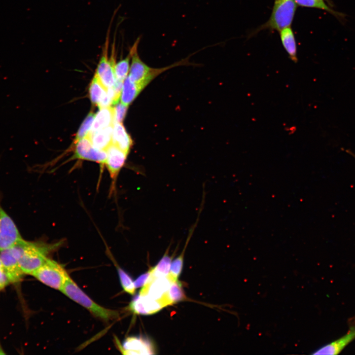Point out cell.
<instances>
[{
  "mask_svg": "<svg viewBox=\"0 0 355 355\" xmlns=\"http://www.w3.org/2000/svg\"><path fill=\"white\" fill-rule=\"evenodd\" d=\"M106 152L105 165L111 179V187H114L118 174L125 163L128 154L113 143L107 148Z\"/></svg>",
  "mask_w": 355,
  "mask_h": 355,
  "instance_id": "cell-9",
  "label": "cell"
},
{
  "mask_svg": "<svg viewBox=\"0 0 355 355\" xmlns=\"http://www.w3.org/2000/svg\"><path fill=\"white\" fill-rule=\"evenodd\" d=\"M297 5L294 0H275L269 19L259 30L269 29L280 31L290 27Z\"/></svg>",
  "mask_w": 355,
  "mask_h": 355,
  "instance_id": "cell-4",
  "label": "cell"
},
{
  "mask_svg": "<svg viewBox=\"0 0 355 355\" xmlns=\"http://www.w3.org/2000/svg\"><path fill=\"white\" fill-rule=\"evenodd\" d=\"M63 244V241L53 244L22 240L13 246L20 267L26 275H31L46 261L50 253Z\"/></svg>",
  "mask_w": 355,
  "mask_h": 355,
  "instance_id": "cell-1",
  "label": "cell"
},
{
  "mask_svg": "<svg viewBox=\"0 0 355 355\" xmlns=\"http://www.w3.org/2000/svg\"><path fill=\"white\" fill-rule=\"evenodd\" d=\"M128 107L119 102L112 107L114 122L122 123L126 114Z\"/></svg>",
  "mask_w": 355,
  "mask_h": 355,
  "instance_id": "cell-26",
  "label": "cell"
},
{
  "mask_svg": "<svg viewBox=\"0 0 355 355\" xmlns=\"http://www.w3.org/2000/svg\"><path fill=\"white\" fill-rule=\"evenodd\" d=\"M172 282L168 276L156 278L143 285L139 294L159 301L168 290Z\"/></svg>",
  "mask_w": 355,
  "mask_h": 355,
  "instance_id": "cell-12",
  "label": "cell"
},
{
  "mask_svg": "<svg viewBox=\"0 0 355 355\" xmlns=\"http://www.w3.org/2000/svg\"><path fill=\"white\" fill-rule=\"evenodd\" d=\"M355 339V327H351L348 332L335 341L316 350L313 355H338Z\"/></svg>",
  "mask_w": 355,
  "mask_h": 355,
  "instance_id": "cell-11",
  "label": "cell"
},
{
  "mask_svg": "<svg viewBox=\"0 0 355 355\" xmlns=\"http://www.w3.org/2000/svg\"><path fill=\"white\" fill-rule=\"evenodd\" d=\"M31 275L45 285L59 290L69 276L61 264L49 258Z\"/></svg>",
  "mask_w": 355,
  "mask_h": 355,
  "instance_id": "cell-5",
  "label": "cell"
},
{
  "mask_svg": "<svg viewBox=\"0 0 355 355\" xmlns=\"http://www.w3.org/2000/svg\"><path fill=\"white\" fill-rule=\"evenodd\" d=\"M9 284L10 282L4 272L1 261L0 259V291Z\"/></svg>",
  "mask_w": 355,
  "mask_h": 355,
  "instance_id": "cell-28",
  "label": "cell"
},
{
  "mask_svg": "<svg viewBox=\"0 0 355 355\" xmlns=\"http://www.w3.org/2000/svg\"><path fill=\"white\" fill-rule=\"evenodd\" d=\"M116 268L120 282L123 290L131 295L134 294L136 288L131 277L119 266H117Z\"/></svg>",
  "mask_w": 355,
  "mask_h": 355,
  "instance_id": "cell-24",
  "label": "cell"
},
{
  "mask_svg": "<svg viewBox=\"0 0 355 355\" xmlns=\"http://www.w3.org/2000/svg\"><path fill=\"white\" fill-rule=\"evenodd\" d=\"M16 225L0 204V252L23 240Z\"/></svg>",
  "mask_w": 355,
  "mask_h": 355,
  "instance_id": "cell-6",
  "label": "cell"
},
{
  "mask_svg": "<svg viewBox=\"0 0 355 355\" xmlns=\"http://www.w3.org/2000/svg\"><path fill=\"white\" fill-rule=\"evenodd\" d=\"M131 60V52L129 51L126 57L115 63L114 70L116 79L123 82L127 77L130 68V61Z\"/></svg>",
  "mask_w": 355,
  "mask_h": 355,
  "instance_id": "cell-23",
  "label": "cell"
},
{
  "mask_svg": "<svg viewBox=\"0 0 355 355\" xmlns=\"http://www.w3.org/2000/svg\"><path fill=\"white\" fill-rule=\"evenodd\" d=\"M67 297L83 306L95 317L107 322L117 319V311L106 308L99 305L82 291L72 279L68 276L60 290Z\"/></svg>",
  "mask_w": 355,
  "mask_h": 355,
  "instance_id": "cell-3",
  "label": "cell"
},
{
  "mask_svg": "<svg viewBox=\"0 0 355 355\" xmlns=\"http://www.w3.org/2000/svg\"><path fill=\"white\" fill-rule=\"evenodd\" d=\"M150 276V271L140 276L134 282L136 288L142 287L147 283Z\"/></svg>",
  "mask_w": 355,
  "mask_h": 355,
  "instance_id": "cell-27",
  "label": "cell"
},
{
  "mask_svg": "<svg viewBox=\"0 0 355 355\" xmlns=\"http://www.w3.org/2000/svg\"><path fill=\"white\" fill-rule=\"evenodd\" d=\"M0 259L10 284L20 282L25 274L20 267L13 247L0 251Z\"/></svg>",
  "mask_w": 355,
  "mask_h": 355,
  "instance_id": "cell-8",
  "label": "cell"
},
{
  "mask_svg": "<svg viewBox=\"0 0 355 355\" xmlns=\"http://www.w3.org/2000/svg\"><path fill=\"white\" fill-rule=\"evenodd\" d=\"M279 32L282 44L289 57L292 61L297 63V47L292 30L290 27H288Z\"/></svg>",
  "mask_w": 355,
  "mask_h": 355,
  "instance_id": "cell-17",
  "label": "cell"
},
{
  "mask_svg": "<svg viewBox=\"0 0 355 355\" xmlns=\"http://www.w3.org/2000/svg\"><path fill=\"white\" fill-rule=\"evenodd\" d=\"M169 249L168 248L157 265L150 270V276L147 283L158 278L167 277L169 275L172 259V256L168 254Z\"/></svg>",
  "mask_w": 355,
  "mask_h": 355,
  "instance_id": "cell-20",
  "label": "cell"
},
{
  "mask_svg": "<svg viewBox=\"0 0 355 355\" xmlns=\"http://www.w3.org/2000/svg\"><path fill=\"white\" fill-rule=\"evenodd\" d=\"M114 123L113 107L111 106L100 108L95 114L92 128L89 133L94 132L109 126Z\"/></svg>",
  "mask_w": 355,
  "mask_h": 355,
  "instance_id": "cell-16",
  "label": "cell"
},
{
  "mask_svg": "<svg viewBox=\"0 0 355 355\" xmlns=\"http://www.w3.org/2000/svg\"><path fill=\"white\" fill-rule=\"evenodd\" d=\"M141 38L139 37L130 48L131 61L129 77L138 84L142 90L156 76L171 68L189 64L188 59H185L171 66L162 68L155 69L147 66L140 58L138 48Z\"/></svg>",
  "mask_w": 355,
  "mask_h": 355,
  "instance_id": "cell-2",
  "label": "cell"
},
{
  "mask_svg": "<svg viewBox=\"0 0 355 355\" xmlns=\"http://www.w3.org/2000/svg\"><path fill=\"white\" fill-rule=\"evenodd\" d=\"M112 143L126 153H129L133 141L122 123L114 122L113 124Z\"/></svg>",
  "mask_w": 355,
  "mask_h": 355,
  "instance_id": "cell-15",
  "label": "cell"
},
{
  "mask_svg": "<svg viewBox=\"0 0 355 355\" xmlns=\"http://www.w3.org/2000/svg\"><path fill=\"white\" fill-rule=\"evenodd\" d=\"M74 158L95 162L104 165L106 152L96 148L86 136L74 142Z\"/></svg>",
  "mask_w": 355,
  "mask_h": 355,
  "instance_id": "cell-7",
  "label": "cell"
},
{
  "mask_svg": "<svg viewBox=\"0 0 355 355\" xmlns=\"http://www.w3.org/2000/svg\"><path fill=\"white\" fill-rule=\"evenodd\" d=\"M89 96L91 103L98 106L107 96V89L95 75L90 85Z\"/></svg>",
  "mask_w": 355,
  "mask_h": 355,
  "instance_id": "cell-21",
  "label": "cell"
},
{
  "mask_svg": "<svg viewBox=\"0 0 355 355\" xmlns=\"http://www.w3.org/2000/svg\"><path fill=\"white\" fill-rule=\"evenodd\" d=\"M164 307L158 300L140 294L134 298L129 305V309L133 313L143 315L153 314Z\"/></svg>",
  "mask_w": 355,
  "mask_h": 355,
  "instance_id": "cell-10",
  "label": "cell"
},
{
  "mask_svg": "<svg viewBox=\"0 0 355 355\" xmlns=\"http://www.w3.org/2000/svg\"><path fill=\"white\" fill-rule=\"evenodd\" d=\"M118 346L123 354H152L150 352L152 350L149 344L138 337H129L124 341L122 345L118 343Z\"/></svg>",
  "mask_w": 355,
  "mask_h": 355,
  "instance_id": "cell-13",
  "label": "cell"
},
{
  "mask_svg": "<svg viewBox=\"0 0 355 355\" xmlns=\"http://www.w3.org/2000/svg\"><path fill=\"white\" fill-rule=\"evenodd\" d=\"M294 1L297 4L302 6L325 10L336 17H343V14L335 11L329 7L324 0H294Z\"/></svg>",
  "mask_w": 355,
  "mask_h": 355,
  "instance_id": "cell-22",
  "label": "cell"
},
{
  "mask_svg": "<svg viewBox=\"0 0 355 355\" xmlns=\"http://www.w3.org/2000/svg\"><path fill=\"white\" fill-rule=\"evenodd\" d=\"M142 90L138 84L127 76L123 82L120 96L121 103L128 106Z\"/></svg>",
  "mask_w": 355,
  "mask_h": 355,
  "instance_id": "cell-18",
  "label": "cell"
},
{
  "mask_svg": "<svg viewBox=\"0 0 355 355\" xmlns=\"http://www.w3.org/2000/svg\"><path fill=\"white\" fill-rule=\"evenodd\" d=\"M185 298L181 284L177 280L171 283L168 290L159 301L165 307L180 301Z\"/></svg>",
  "mask_w": 355,
  "mask_h": 355,
  "instance_id": "cell-19",
  "label": "cell"
},
{
  "mask_svg": "<svg viewBox=\"0 0 355 355\" xmlns=\"http://www.w3.org/2000/svg\"><path fill=\"white\" fill-rule=\"evenodd\" d=\"M113 127V125L89 133L87 137L96 148L106 151L112 143Z\"/></svg>",
  "mask_w": 355,
  "mask_h": 355,
  "instance_id": "cell-14",
  "label": "cell"
},
{
  "mask_svg": "<svg viewBox=\"0 0 355 355\" xmlns=\"http://www.w3.org/2000/svg\"><path fill=\"white\" fill-rule=\"evenodd\" d=\"M95 116V114L92 112L88 114L76 133L74 142L87 136L92 128Z\"/></svg>",
  "mask_w": 355,
  "mask_h": 355,
  "instance_id": "cell-25",
  "label": "cell"
}]
</instances>
